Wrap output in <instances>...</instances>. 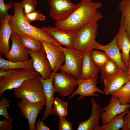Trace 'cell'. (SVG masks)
<instances>
[{
	"label": "cell",
	"mask_w": 130,
	"mask_h": 130,
	"mask_svg": "<svg viewBox=\"0 0 130 130\" xmlns=\"http://www.w3.org/2000/svg\"><path fill=\"white\" fill-rule=\"evenodd\" d=\"M102 4L94 3L91 0H81L75 9L67 17L56 21L55 27L76 34L84 26L97 23L103 16L98 11Z\"/></svg>",
	"instance_id": "cell-1"
},
{
	"label": "cell",
	"mask_w": 130,
	"mask_h": 130,
	"mask_svg": "<svg viewBox=\"0 0 130 130\" xmlns=\"http://www.w3.org/2000/svg\"><path fill=\"white\" fill-rule=\"evenodd\" d=\"M14 14L8 23L12 32L19 36H26L40 41L59 43L50 34L42 29L30 25L25 17L21 2H13Z\"/></svg>",
	"instance_id": "cell-2"
},
{
	"label": "cell",
	"mask_w": 130,
	"mask_h": 130,
	"mask_svg": "<svg viewBox=\"0 0 130 130\" xmlns=\"http://www.w3.org/2000/svg\"><path fill=\"white\" fill-rule=\"evenodd\" d=\"M39 76L26 80L19 87L14 89L15 97L18 99H26L32 103L40 102L46 106V99Z\"/></svg>",
	"instance_id": "cell-3"
},
{
	"label": "cell",
	"mask_w": 130,
	"mask_h": 130,
	"mask_svg": "<svg viewBox=\"0 0 130 130\" xmlns=\"http://www.w3.org/2000/svg\"><path fill=\"white\" fill-rule=\"evenodd\" d=\"M98 27L97 23H92L80 28L76 34L72 48L82 52L97 50L101 45L95 40Z\"/></svg>",
	"instance_id": "cell-4"
},
{
	"label": "cell",
	"mask_w": 130,
	"mask_h": 130,
	"mask_svg": "<svg viewBox=\"0 0 130 130\" xmlns=\"http://www.w3.org/2000/svg\"><path fill=\"white\" fill-rule=\"evenodd\" d=\"M39 75L34 69H21L9 76L0 77V97L6 90L17 88L26 80Z\"/></svg>",
	"instance_id": "cell-5"
},
{
	"label": "cell",
	"mask_w": 130,
	"mask_h": 130,
	"mask_svg": "<svg viewBox=\"0 0 130 130\" xmlns=\"http://www.w3.org/2000/svg\"><path fill=\"white\" fill-rule=\"evenodd\" d=\"M65 57V63L60 70L66 72L78 79L80 76L83 64V52L73 48L60 46Z\"/></svg>",
	"instance_id": "cell-6"
},
{
	"label": "cell",
	"mask_w": 130,
	"mask_h": 130,
	"mask_svg": "<svg viewBox=\"0 0 130 130\" xmlns=\"http://www.w3.org/2000/svg\"><path fill=\"white\" fill-rule=\"evenodd\" d=\"M64 71L55 74L53 80L55 92L62 97L70 96L78 85L77 79Z\"/></svg>",
	"instance_id": "cell-7"
},
{
	"label": "cell",
	"mask_w": 130,
	"mask_h": 130,
	"mask_svg": "<svg viewBox=\"0 0 130 130\" xmlns=\"http://www.w3.org/2000/svg\"><path fill=\"white\" fill-rule=\"evenodd\" d=\"M26 49L32 59L35 70L41 75L43 79H46L50 78L53 72L43 45L40 50L38 52Z\"/></svg>",
	"instance_id": "cell-8"
},
{
	"label": "cell",
	"mask_w": 130,
	"mask_h": 130,
	"mask_svg": "<svg viewBox=\"0 0 130 130\" xmlns=\"http://www.w3.org/2000/svg\"><path fill=\"white\" fill-rule=\"evenodd\" d=\"M48 1L50 6L49 15L56 21L67 17L78 6L69 0H48Z\"/></svg>",
	"instance_id": "cell-9"
},
{
	"label": "cell",
	"mask_w": 130,
	"mask_h": 130,
	"mask_svg": "<svg viewBox=\"0 0 130 130\" xmlns=\"http://www.w3.org/2000/svg\"><path fill=\"white\" fill-rule=\"evenodd\" d=\"M53 72H57L63 65L65 57L61 46L54 43L41 41Z\"/></svg>",
	"instance_id": "cell-10"
},
{
	"label": "cell",
	"mask_w": 130,
	"mask_h": 130,
	"mask_svg": "<svg viewBox=\"0 0 130 130\" xmlns=\"http://www.w3.org/2000/svg\"><path fill=\"white\" fill-rule=\"evenodd\" d=\"M78 87L76 91L70 96L69 98H71L77 95L80 96L78 100H81L84 97L90 96L98 97L99 94L96 93L99 92L101 94H104V91L99 89L97 86L98 84L97 79L92 78L87 79H77Z\"/></svg>",
	"instance_id": "cell-11"
},
{
	"label": "cell",
	"mask_w": 130,
	"mask_h": 130,
	"mask_svg": "<svg viewBox=\"0 0 130 130\" xmlns=\"http://www.w3.org/2000/svg\"><path fill=\"white\" fill-rule=\"evenodd\" d=\"M17 105L22 116L28 121L29 130H35L36 119L44 105L40 103H32L24 99H21Z\"/></svg>",
	"instance_id": "cell-12"
},
{
	"label": "cell",
	"mask_w": 130,
	"mask_h": 130,
	"mask_svg": "<svg viewBox=\"0 0 130 130\" xmlns=\"http://www.w3.org/2000/svg\"><path fill=\"white\" fill-rule=\"evenodd\" d=\"M12 41L11 48L4 56L8 60L13 62H21L29 59L30 54L27 49L22 45L19 36L12 32L10 37Z\"/></svg>",
	"instance_id": "cell-13"
},
{
	"label": "cell",
	"mask_w": 130,
	"mask_h": 130,
	"mask_svg": "<svg viewBox=\"0 0 130 130\" xmlns=\"http://www.w3.org/2000/svg\"><path fill=\"white\" fill-rule=\"evenodd\" d=\"M108 105L102 108L101 121L103 125L109 123L117 115L130 108V104H121L116 97L111 96Z\"/></svg>",
	"instance_id": "cell-14"
},
{
	"label": "cell",
	"mask_w": 130,
	"mask_h": 130,
	"mask_svg": "<svg viewBox=\"0 0 130 130\" xmlns=\"http://www.w3.org/2000/svg\"><path fill=\"white\" fill-rule=\"evenodd\" d=\"M92 104L91 113L89 118L78 124L77 130H98L99 124L103 112L99 104L93 98L91 99Z\"/></svg>",
	"instance_id": "cell-15"
},
{
	"label": "cell",
	"mask_w": 130,
	"mask_h": 130,
	"mask_svg": "<svg viewBox=\"0 0 130 130\" xmlns=\"http://www.w3.org/2000/svg\"><path fill=\"white\" fill-rule=\"evenodd\" d=\"M56 72H53L50 78L46 79H43L40 75L39 76V79L42 84L43 93L46 99V109L42 118L43 121L50 115H53L52 106L55 91L53 80L54 75Z\"/></svg>",
	"instance_id": "cell-16"
},
{
	"label": "cell",
	"mask_w": 130,
	"mask_h": 130,
	"mask_svg": "<svg viewBox=\"0 0 130 130\" xmlns=\"http://www.w3.org/2000/svg\"><path fill=\"white\" fill-rule=\"evenodd\" d=\"M129 81L127 72L124 71L105 78L103 82L105 94H110L116 91Z\"/></svg>",
	"instance_id": "cell-17"
},
{
	"label": "cell",
	"mask_w": 130,
	"mask_h": 130,
	"mask_svg": "<svg viewBox=\"0 0 130 130\" xmlns=\"http://www.w3.org/2000/svg\"><path fill=\"white\" fill-rule=\"evenodd\" d=\"M42 29L52 36L60 44L72 48L76 34L56 27H42Z\"/></svg>",
	"instance_id": "cell-18"
},
{
	"label": "cell",
	"mask_w": 130,
	"mask_h": 130,
	"mask_svg": "<svg viewBox=\"0 0 130 130\" xmlns=\"http://www.w3.org/2000/svg\"><path fill=\"white\" fill-rule=\"evenodd\" d=\"M116 35L117 45L121 51L122 61L128 67L130 54V42L127 37L125 27L121 20L119 29Z\"/></svg>",
	"instance_id": "cell-19"
},
{
	"label": "cell",
	"mask_w": 130,
	"mask_h": 130,
	"mask_svg": "<svg viewBox=\"0 0 130 130\" xmlns=\"http://www.w3.org/2000/svg\"><path fill=\"white\" fill-rule=\"evenodd\" d=\"M117 41L116 35L110 43L104 46L101 45L97 50L105 52L111 59L116 63L122 71L128 72V68L123 62L121 54L117 45Z\"/></svg>",
	"instance_id": "cell-20"
},
{
	"label": "cell",
	"mask_w": 130,
	"mask_h": 130,
	"mask_svg": "<svg viewBox=\"0 0 130 130\" xmlns=\"http://www.w3.org/2000/svg\"><path fill=\"white\" fill-rule=\"evenodd\" d=\"M91 51L83 52L82 65L79 78L81 79L84 80L95 78L98 79V78L99 69L92 59Z\"/></svg>",
	"instance_id": "cell-21"
},
{
	"label": "cell",
	"mask_w": 130,
	"mask_h": 130,
	"mask_svg": "<svg viewBox=\"0 0 130 130\" xmlns=\"http://www.w3.org/2000/svg\"><path fill=\"white\" fill-rule=\"evenodd\" d=\"M21 69H34L32 58L24 61L15 62L4 59L0 57V70L6 71Z\"/></svg>",
	"instance_id": "cell-22"
},
{
	"label": "cell",
	"mask_w": 130,
	"mask_h": 130,
	"mask_svg": "<svg viewBox=\"0 0 130 130\" xmlns=\"http://www.w3.org/2000/svg\"><path fill=\"white\" fill-rule=\"evenodd\" d=\"M6 21L1 24L0 28V52L6 55L9 51V41L12 31L8 23Z\"/></svg>",
	"instance_id": "cell-23"
},
{
	"label": "cell",
	"mask_w": 130,
	"mask_h": 130,
	"mask_svg": "<svg viewBox=\"0 0 130 130\" xmlns=\"http://www.w3.org/2000/svg\"><path fill=\"white\" fill-rule=\"evenodd\" d=\"M118 8L122 13L121 20L124 25L130 42V0H122L119 3Z\"/></svg>",
	"instance_id": "cell-24"
},
{
	"label": "cell",
	"mask_w": 130,
	"mask_h": 130,
	"mask_svg": "<svg viewBox=\"0 0 130 130\" xmlns=\"http://www.w3.org/2000/svg\"><path fill=\"white\" fill-rule=\"evenodd\" d=\"M130 108L126 109L115 116L108 124L100 126L98 130H118L122 129L124 125V117Z\"/></svg>",
	"instance_id": "cell-25"
},
{
	"label": "cell",
	"mask_w": 130,
	"mask_h": 130,
	"mask_svg": "<svg viewBox=\"0 0 130 130\" xmlns=\"http://www.w3.org/2000/svg\"><path fill=\"white\" fill-rule=\"evenodd\" d=\"M101 73L100 82L108 77L114 75L122 71L114 61L110 59L100 70Z\"/></svg>",
	"instance_id": "cell-26"
},
{
	"label": "cell",
	"mask_w": 130,
	"mask_h": 130,
	"mask_svg": "<svg viewBox=\"0 0 130 130\" xmlns=\"http://www.w3.org/2000/svg\"><path fill=\"white\" fill-rule=\"evenodd\" d=\"M53 115L59 118H65L68 113V104L59 98H54L53 101Z\"/></svg>",
	"instance_id": "cell-27"
},
{
	"label": "cell",
	"mask_w": 130,
	"mask_h": 130,
	"mask_svg": "<svg viewBox=\"0 0 130 130\" xmlns=\"http://www.w3.org/2000/svg\"><path fill=\"white\" fill-rule=\"evenodd\" d=\"M110 95L117 98L122 104L130 103V81H129L118 90Z\"/></svg>",
	"instance_id": "cell-28"
},
{
	"label": "cell",
	"mask_w": 130,
	"mask_h": 130,
	"mask_svg": "<svg viewBox=\"0 0 130 130\" xmlns=\"http://www.w3.org/2000/svg\"><path fill=\"white\" fill-rule=\"evenodd\" d=\"M19 36L22 45L25 48L35 52L40 50L42 45L40 40L27 36Z\"/></svg>",
	"instance_id": "cell-29"
},
{
	"label": "cell",
	"mask_w": 130,
	"mask_h": 130,
	"mask_svg": "<svg viewBox=\"0 0 130 130\" xmlns=\"http://www.w3.org/2000/svg\"><path fill=\"white\" fill-rule=\"evenodd\" d=\"M92 59L100 70L110 58L105 52L92 50L91 51Z\"/></svg>",
	"instance_id": "cell-30"
},
{
	"label": "cell",
	"mask_w": 130,
	"mask_h": 130,
	"mask_svg": "<svg viewBox=\"0 0 130 130\" xmlns=\"http://www.w3.org/2000/svg\"><path fill=\"white\" fill-rule=\"evenodd\" d=\"M4 0H0V21L1 24L6 21H9L12 16L8 13V11L12 8L13 6V3H5Z\"/></svg>",
	"instance_id": "cell-31"
},
{
	"label": "cell",
	"mask_w": 130,
	"mask_h": 130,
	"mask_svg": "<svg viewBox=\"0 0 130 130\" xmlns=\"http://www.w3.org/2000/svg\"><path fill=\"white\" fill-rule=\"evenodd\" d=\"M11 102L10 100H8L3 97L0 100V115L3 116L5 119L13 120L14 117L9 115L7 111V107L8 104Z\"/></svg>",
	"instance_id": "cell-32"
},
{
	"label": "cell",
	"mask_w": 130,
	"mask_h": 130,
	"mask_svg": "<svg viewBox=\"0 0 130 130\" xmlns=\"http://www.w3.org/2000/svg\"><path fill=\"white\" fill-rule=\"evenodd\" d=\"M25 18L29 23L36 20L43 21L46 20V16L43 15L38 10H36L34 12L28 13H24Z\"/></svg>",
	"instance_id": "cell-33"
},
{
	"label": "cell",
	"mask_w": 130,
	"mask_h": 130,
	"mask_svg": "<svg viewBox=\"0 0 130 130\" xmlns=\"http://www.w3.org/2000/svg\"><path fill=\"white\" fill-rule=\"evenodd\" d=\"M24 10V13L28 14L34 12L37 6V2L35 0H22L21 2Z\"/></svg>",
	"instance_id": "cell-34"
},
{
	"label": "cell",
	"mask_w": 130,
	"mask_h": 130,
	"mask_svg": "<svg viewBox=\"0 0 130 130\" xmlns=\"http://www.w3.org/2000/svg\"><path fill=\"white\" fill-rule=\"evenodd\" d=\"M73 130L72 123L66 120L65 118H59V130Z\"/></svg>",
	"instance_id": "cell-35"
},
{
	"label": "cell",
	"mask_w": 130,
	"mask_h": 130,
	"mask_svg": "<svg viewBox=\"0 0 130 130\" xmlns=\"http://www.w3.org/2000/svg\"><path fill=\"white\" fill-rule=\"evenodd\" d=\"M13 120H8L5 119L0 121V130H11L12 129V124Z\"/></svg>",
	"instance_id": "cell-36"
},
{
	"label": "cell",
	"mask_w": 130,
	"mask_h": 130,
	"mask_svg": "<svg viewBox=\"0 0 130 130\" xmlns=\"http://www.w3.org/2000/svg\"><path fill=\"white\" fill-rule=\"evenodd\" d=\"M124 125L122 130H130V108L124 117Z\"/></svg>",
	"instance_id": "cell-37"
},
{
	"label": "cell",
	"mask_w": 130,
	"mask_h": 130,
	"mask_svg": "<svg viewBox=\"0 0 130 130\" xmlns=\"http://www.w3.org/2000/svg\"><path fill=\"white\" fill-rule=\"evenodd\" d=\"M50 128L46 126L43 121L38 120L36 122L35 130H49Z\"/></svg>",
	"instance_id": "cell-38"
},
{
	"label": "cell",
	"mask_w": 130,
	"mask_h": 130,
	"mask_svg": "<svg viewBox=\"0 0 130 130\" xmlns=\"http://www.w3.org/2000/svg\"><path fill=\"white\" fill-rule=\"evenodd\" d=\"M19 69L6 71H0V77L8 76L17 71Z\"/></svg>",
	"instance_id": "cell-39"
},
{
	"label": "cell",
	"mask_w": 130,
	"mask_h": 130,
	"mask_svg": "<svg viewBox=\"0 0 130 130\" xmlns=\"http://www.w3.org/2000/svg\"><path fill=\"white\" fill-rule=\"evenodd\" d=\"M128 71L127 72V74L128 78L129 79V81H130V59L128 65Z\"/></svg>",
	"instance_id": "cell-40"
},
{
	"label": "cell",
	"mask_w": 130,
	"mask_h": 130,
	"mask_svg": "<svg viewBox=\"0 0 130 130\" xmlns=\"http://www.w3.org/2000/svg\"></svg>",
	"instance_id": "cell-41"
}]
</instances>
